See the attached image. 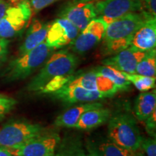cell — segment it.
Listing matches in <instances>:
<instances>
[{"label":"cell","mask_w":156,"mask_h":156,"mask_svg":"<svg viewBox=\"0 0 156 156\" xmlns=\"http://www.w3.org/2000/svg\"><path fill=\"white\" fill-rule=\"evenodd\" d=\"M150 17L143 12H135L109 23L102 39L103 55H114L129 47L134 33Z\"/></svg>","instance_id":"1"},{"label":"cell","mask_w":156,"mask_h":156,"mask_svg":"<svg viewBox=\"0 0 156 156\" xmlns=\"http://www.w3.org/2000/svg\"><path fill=\"white\" fill-rule=\"evenodd\" d=\"M78 64L79 58L75 53L67 49L58 51L46 59L40 71L28 83L27 90L30 92H39L53 78L75 73Z\"/></svg>","instance_id":"2"},{"label":"cell","mask_w":156,"mask_h":156,"mask_svg":"<svg viewBox=\"0 0 156 156\" xmlns=\"http://www.w3.org/2000/svg\"><path fill=\"white\" fill-rule=\"evenodd\" d=\"M54 49L44 42L30 51L20 55L8 64L0 74L3 83L23 80L41 67Z\"/></svg>","instance_id":"3"},{"label":"cell","mask_w":156,"mask_h":156,"mask_svg":"<svg viewBox=\"0 0 156 156\" xmlns=\"http://www.w3.org/2000/svg\"><path fill=\"white\" fill-rule=\"evenodd\" d=\"M108 137L116 145L134 153L140 147L142 136L135 119L126 113H120L109 119Z\"/></svg>","instance_id":"4"},{"label":"cell","mask_w":156,"mask_h":156,"mask_svg":"<svg viewBox=\"0 0 156 156\" xmlns=\"http://www.w3.org/2000/svg\"><path fill=\"white\" fill-rule=\"evenodd\" d=\"M44 127L38 124L25 121L8 122L0 129V147H17L44 134Z\"/></svg>","instance_id":"5"},{"label":"cell","mask_w":156,"mask_h":156,"mask_svg":"<svg viewBox=\"0 0 156 156\" xmlns=\"http://www.w3.org/2000/svg\"><path fill=\"white\" fill-rule=\"evenodd\" d=\"M32 12L28 0L9 6L0 20V38L8 39L17 36L28 24Z\"/></svg>","instance_id":"6"},{"label":"cell","mask_w":156,"mask_h":156,"mask_svg":"<svg viewBox=\"0 0 156 156\" xmlns=\"http://www.w3.org/2000/svg\"><path fill=\"white\" fill-rule=\"evenodd\" d=\"M60 141L58 134H42L19 147L8 150L13 156H54Z\"/></svg>","instance_id":"7"},{"label":"cell","mask_w":156,"mask_h":156,"mask_svg":"<svg viewBox=\"0 0 156 156\" xmlns=\"http://www.w3.org/2000/svg\"><path fill=\"white\" fill-rule=\"evenodd\" d=\"M96 17L108 25L128 13L142 9L141 0H101L95 3Z\"/></svg>","instance_id":"8"},{"label":"cell","mask_w":156,"mask_h":156,"mask_svg":"<svg viewBox=\"0 0 156 156\" xmlns=\"http://www.w3.org/2000/svg\"><path fill=\"white\" fill-rule=\"evenodd\" d=\"M107 25V23L100 18L95 17L92 20L69 44L71 49L75 54L87 53L102 41Z\"/></svg>","instance_id":"9"},{"label":"cell","mask_w":156,"mask_h":156,"mask_svg":"<svg viewBox=\"0 0 156 156\" xmlns=\"http://www.w3.org/2000/svg\"><path fill=\"white\" fill-rule=\"evenodd\" d=\"M58 16L68 20L81 31L96 17L95 3L90 0H72L62 7Z\"/></svg>","instance_id":"10"},{"label":"cell","mask_w":156,"mask_h":156,"mask_svg":"<svg viewBox=\"0 0 156 156\" xmlns=\"http://www.w3.org/2000/svg\"><path fill=\"white\" fill-rule=\"evenodd\" d=\"M80 31L63 17H58L50 25L45 43L53 49H57L69 45Z\"/></svg>","instance_id":"11"},{"label":"cell","mask_w":156,"mask_h":156,"mask_svg":"<svg viewBox=\"0 0 156 156\" xmlns=\"http://www.w3.org/2000/svg\"><path fill=\"white\" fill-rule=\"evenodd\" d=\"M54 98L65 103L93 102L108 98L97 90H90L77 85H66L55 92L49 94Z\"/></svg>","instance_id":"12"},{"label":"cell","mask_w":156,"mask_h":156,"mask_svg":"<svg viewBox=\"0 0 156 156\" xmlns=\"http://www.w3.org/2000/svg\"><path fill=\"white\" fill-rule=\"evenodd\" d=\"M146 53L133 48L131 46L112 55L102 61L103 65L110 66L121 72L135 73L136 67L139 62Z\"/></svg>","instance_id":"13"},{"label":"cell","mask_w":156,"mask_h":156,"mask_svg":"<svg viewBox=\"0 0 156 156\" xmlns=\"http://www.w3.org/2000/svg\"><path fill=\"white\" fill-rule=\"evenodd\" d=\"M85 144L92 156H135L134 153L116 145L108 136L91 138Z\"/></svg>","instance_id":"14"},{"label":"cell","mask_w":156,"mask_h":156,"mask_svg":"<svg viewBox=\"0 0 156 156\" xmlns=\"http://www.w3.org/2000/svg\"><path fill=\"white\" fill-rule=\"evenodd\" d=\"M155 45L156 17H150L134 33L130 46L145 52L155 48Z\"/></svg>","instance_id":"15"},{"label":"cell","mask_w":156,"mask_h":156,"mask_svg":"<svg viewBox=\"0 0 156 156\" xmlns=\"http://www.w3.org/2000/svg\"><path fill=\"white\" fill-rule=\"evenodd\" d=\"M50 24L34 19L27 31L24 41L19 49L20 55H23L45 42Z\"/></svg>","instance_id":"16"},{"label":"cell","mask_w":156,"mask_h":156,"mask_svg":"<svg viewBox=\"0 0 156 156\" xmlns=\"http://www.w3.org/2000/svg\"><path fill=\"white\" fill-rule=\"evenodd\" d=\"M101 107H103L102 103L97 102H89L73 107L58 115L54 122V124L59 127L73 128L83 114L92 109Z\"/></svg>","instance_id":"17"},{"label":"cell","mask_w":156,"mask_h":156,"mask_svg":"<svg viewBox=\"0 0 156 156\" xmlns=\"http://www.w3.org/2000/svg\"><path fill=\"white\" fill-rule=\"evenodd\" d=\"M112 116L110 109L98 108L90 110L83 114L73 128L78 130H90L106 123Z\"/></svg>","instance_id":"18"},{"label":"cell","mask_w":156,"mask_h":156,"mask_svg":"<svg viewBox=\"0 0 156 156\" xmlns=\"http://www.w3.org/2000/svg\"><path fill=\"white\" fill-rule=\"evenodd\" d=\"M58 145L55 156H92L78 136L65 135Z\"/></svg>","instance_id":"19"},{"label":"cell","mask_w":156,"mask_h":156,"mask_svg":"<svg viewBox=\"0 0 156 156\" xmlns=\"http://www.w3.org/2000/svg\"><path fill=\"white\" fill-rule=\"evenodd\" d=\"M156 109V90L142 93L136 97L134 104V113L140 122H145Z\"/></svg>","instance_id":"20"},{"label":"cell","mask_w":156,"mask_h":156,"mask_svg":"<svg viewBox=\"0 0 156 156\" xmlns=\"http://www.w3.org/2000/svg\"><path fill=\"white\" fill-rule=\"evenodd\" d=\"M93 70L110 79L116 85L119 91L127 90L129 89L131 83L126 79L122 72L119 70H117L110 66L106 65L99 66V67L94 68Z\"/></svg>","instance_id":"21"},{"label":"cell","mask_w":156,"mask_h":156,"mask_svg":"<svg viewBox=\"0 0 156 156\" xmlns=\"http://www.w3.org/2000/svg\"><path fill=\"white\" fill-rule=\"evenodd\" d=\"M135 73L139 75L147 76V77H155L156 74V51L155 48L147 51L137 64Z\"/></svg>","instance_id":"22"},{"label":"cell","mask_w":156,"mask_h":156,"mask_svg":"<svg viewBox=\"0 0 156 156\" xmlns=\"http://www.w3.org/2000/svg\"><path fill=\"white\" fill-rule=\"evenodd\" d=\"M123 75L130 83L133 84L134 87L141 92H147L155 87V77L139 75L136 73H127L122 72Z\"/></svg>","instance_id":"23"},{"label":"cell","mask_w":156,"mask_h":156,"mask_svg":"<svg viewBox=\"0 0 156 156\" xmlns=\"http://www.w3.org/2000/svg\"><path fill=\"white\" fill-rule=\"evenodd\" d=\"M77 73H75V72L71 75L58 76V77L53 78L42 87V89L39 91V93H43V94H51V93L55 92V91L63 87L70 81L73 80L75 77V76L77 75Z\"/></svg>","instance_id":"24"},{"label":"cell","mask_w":156,"mask_h":156,"mask_svg":"<svg viewBox=\"0 0 156 156\" xmlns=\"http://www.w3.org/2000/svg\"><path fill=\"white\" fill-rule=\"evenodd\" d=\"M135 156H156V141L153 137L142 136L140 147L134 153Z\"/></svg>","instance_id":"25"},{"label":"cell","mask_w":156,"mask_h":156,"mask_svg":"<svg viewBox=\"0 0 156 156\" xmlns=\"http://www.w3.org/2000/svg\"><path fill=\"white\" fill-rule=\"evenodd\" d=\"M17 101L13 98L0 94V122L14 108Z\"/></svg>","instance_id":"26"},{"label":"cell","mask_w":156,"mask_h":156,"mask_svg":"<svg viewBox=\"0 0 156 156\" xmlns=\"http://www.w3.org/2000/svg\"><path fill=\"white\" fill-rule=\"evenodd\" d=\"M145 129L151 137L156 136V109L147 117L145 121Z\"/></svg>","instance_id":"27"},{"label":"cell","mask_w":156,"mask_h":156,"mask_svg":"<svg viewBox=\"0 0 156 156\" xmlns=\"http://www.w3.org/2000/svg\"><path fill=\"white\" fill-rule=\"evenodd\" d=\"M142 12L148 16L156 17V0H141Z\"/></svg>","instance_id":"28"},{"label":"cell","mask_w":156,"mask_h":156,"mask_svg":"<svg viewBox=\"0 0 156 156\" xmlns=\"http://www.w3.org/2000/svg\"><path fill=\"white\" fill-rule=\"evenodd\" d=\"M30 4L32 10L35 12H38L43 9L46 8L48 6L56 2L58 0H28Z\"/></svg>","instance_id":"29"},{"label":"cell","mask_w":156,"mask_h":156,"mask_svg":"<svg viewBox=\"0 0 156 156\" xmlns=\"http://www.w3.org/2000/svg\"><path fill=\"white\" fill-rule=\"evenodd\" d=\"M9 44L8 39L0 38V67L7 60Z\"/></svg>","instance_id":"30"},{"label":"cell","mask_w":156,"mask_h":156,"mask_svg":"<svg viewBox=\"0 0 156 156\" xmlns=\"http://www.w3.org/2000/svg\"><path fill=\"white\" fill-rule=\"evenodd\" d=\"M9 6H10V4L8 2L5 1V0H0V20L3 17L6 10Z\"/></svg>","instance_id":"31"},{"label":"cell","mask_w":156,"mask_h":156,"mask_svg":"<svg viewBox=\"0 0 156 156\" xmlns=\"http://www.w3.org/2000/svg\"><path fill=\"white\" fill-rule=\"evenodd\" d=\"M0 156H13L7 148L0 147Z\"/></svg>","instance_id":"32"},{"label":"cell","mask_w":156,"mask_h":156,"mask_svg":"<svg viewBox=\"0 0 156 156\" xmlns=\"http://www.w3.org/2000/svg\"><path fill=\"white\" fill-rule=\"evenodd\" d=\"M9 1L12 3H15V2H19L20 0H9Z\"/></svg>","instance_id":"33"}]
</instances>
